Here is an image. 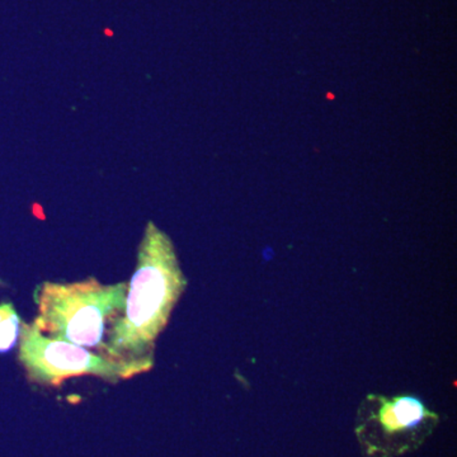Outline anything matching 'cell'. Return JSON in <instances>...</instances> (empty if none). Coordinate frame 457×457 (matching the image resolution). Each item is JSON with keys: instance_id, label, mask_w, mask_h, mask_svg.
Instances as JSON below:
<instances>
[{"instance_id": "cell-5", "label": "cell", "mask_w": 457, "mask_h": 457, "mask_svg": "<svg viewBox=\"0 0 457 457\" xmlns=\"http://www.w3.org/2000/svg\"><path fill=\"white\" fill-rule=\"evenodd\" d=\"M22 320L13 303H0V353H8L18 345Z\"/></svg>"}, {"instance_id": "cell-4", "label": "cell", "mask_w": 457, "mask_h": 457, "mask_svg": "<svg viewBox=\"0 0 457 457\" xmlns=\"http://www.w3.org/2000/svg\"><path fill=\"white\" fill-rule=\"evenodd\" d=\"M437 423L416 396L371 394L361 403L356 435L369 457H393L420 447Z\"/></svg>"}, {"instance_id": "cell-2", "label": "cell", "mask_w": 457, "mask_h": 457, "mask_svg": "<svg viewBox=\"0 0 457 457\" xmlns=\"http://www.w3.org/2000/svg\"><path fill=\"white\" fill-rule=\"evenodd\" d=\"M128 288V282L106 285L95 278L45 281L35 291L38 315L33 323L50 338L102 350L108 321L125 309Z\"/></svg>"}, {"instance_id": "cell-3", "label": "cell", "mask_w": 457, "mask_h": 457, "mask_svg": "<svg viewBox=\"0 0 457 457\" xmlns=\"http://www.w3.org/2000/svg\"><path fill=\"white\" fill-rule=\"evenodd\" d=\"M18 360L27 380L45 387H59L71 378L95 376L110 384H119L145 374L154 366V359L117 360L95 353L80 345L50 338L35 323L21 327Z\"/></svg>"}, {"instance_id": "cell-1", "label": "cell", "mask_w": 457, "mask_h": 457, "mask_svg": "<svg viewBox=\"0 0 457 457\" xmlns=\"http://www.w3.org/2000/svg\"><path fill=\"white\" fill-rule=\"evenodd\" d=\"M186 287L187 279L170 237L149 222L129 282L125 309L111 323L102 353L117 360L154 359L156 339Z\"/></svg>"}]
</instances>
